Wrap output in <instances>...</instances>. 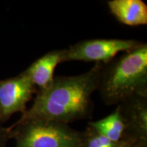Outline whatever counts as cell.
I'll return each instance as SVG.
<instances>
[{"mask_svg":"<svg viewBox=\"0 0 147 147\" xmlns=\"http://www.w3.org/2000/svg\"><path fill=\"white\" fill-rule=\"evenodd\" d=\"M10 129L5 128L0 125V147H5L7 141L11 138Z\"/></svg>","mask_w":147,"mask_h":147,"instance_id":"obj_11","label":"cell"},{"mask_svg":"<svg viewBox=\"0 0 147 147\" xmlns=\"http://www.w3.org/2000/svg\"><path fill=\"white\" fill-rule=\"evenodd\" d=\"M125 124L122 142L144 147L147 139V95L134 94L118 104Z\"/></svg>","mask_w":147,"mask_h":147,"instance_id":"obj_6","label":"cell"},{"mask_svg":"<svg viewBox=\"0 0 147 147\" xmlns=\"http://www.w3.org/2000/svg\"><path fill=\"white\" fill-rule=\"evenodd\" d=\"M144 42L131 39H91L79 41L64 49L63 63L71 61H94L106 64L119 53L140 47Z\"/></svg>","mask_w":147,"mask_h":147,"instance_id":"obj_4","label":"cell"},{"mask_svg":"<svg viewBox=\"0 0 147 147\" xmlns=\"http://www.w3.org/2000/svg\"><path fill=\"white\" fill-rule=\"evenodd\" d=\"M38 89L25 71L18 76L0 80V123L16 113L23 114L27 104Z\"/></svg>","mask_w":147,"mask_h":147,"instance_id":"obj_5","label":"cell"},{"mask_svg":"<svg viewBox=\"0 0 147 147\" xmlns=\"http://www.w3.org/2000/svg\"><path fill=\"white\" fill-rule=\"evenodd\" d=\"M111 14L123 25L140 26L147 24V5L142 0H110Z\"/></svg>","mask_w":147,"mask_h":147,"instance_id":"obj_8","label":"cell"},{"mask_svg":"<svg viewBox=\"0 0 147 147\" xmlns=\"http://www.w3.org/2000/svg\"><path fill=\"white\" fill-rule=\"evenodd\" d=\"M63 55L64 49L49 51L24 71L38 91L46 89L52 83L55 68L59 63H63Z\"/></svg>","mask_w":147,"mask_h":147,"instance_id":"obj_7","label":"cell"},{"mask_svg":"<svg viewBox=\"0 0 147 147\" xmlns=\"http://www.w3.org/2000/svg\"><path fill=\"white\" fill-rule=\"evenodd\" d=\"M10 129L15 147H84V132L64 123L29 119L18 120Z\"/></svg>","mask_w":147,"mask_h":147,"instance_id":"obj_3","label":"cell"},{"mask_svg":"<svg viewBox=\"0 0 147 147\" xmlns=\"http://www.w3.org/2000/svg\"><path fill=\"white\" fill-rule=\"evenodd\" d=\"M97 91L108 106L134 94L147 95L146 42L102 64Z\"/></svg>","mask_w":147,"mask_h":147,"instance_id":"obj_2","label":"cell"},{"mask_svg":"<svg viewBox=\"0 0 147 147\" xmlns=\"http://www.w3.org/2000/svg\"><path fill=\"white\" fill-rule=\"evenodd\" d=\"M121 142L110 140L90 127L84 132V147H118Z\"/></svg>","mask_w":147,"mask_h":147,"instance_id":"obj_10","label":"cell"},{"mask_svg":"<svg viewBox=\"0 0 147 147\" xmlns=\"http://www.w3.org/2000/svg\"><path fill=\"white\" fill-rule=\"evenodd\" d=\"M102 67V63H95L81 74L55 76L49 87L38 91L32 107L19 120L42 119L68 124L90 117L92 95L97 90Z\"/></svg>","mask_w":147,"mask_h":147,"instance_id":"obj_1","label":"cell"},{"mask_svg":"<svg viewBox=\"0 0 147 147\" xmlns=\"http://www.w3.org/2000/svg\"><path fill=\"white\" fill-rule=\"evenodd\" d=\"M90 127L114 142H122L125 133V124L118 106L110 115L104 119L89 123Z\"/></svg>","mask_w":147,"mask_h":147,"instance_id":"obj_9","label":"cell"},{"mask_svg":"<svg viewBox=\"0 0 147 147\" xmlns=\"http://www.w3.org/2000/svg\"><path fill=\"white\" fill-rule=\"evenodd\" d=\"M118 147H132V146L130 144H129L128 143L121 142L120 144H119Z\"/></svg>","mask_w":147,"mask_h":147,"instance_id":"obj_12","label":"cell"}]
</instances>
